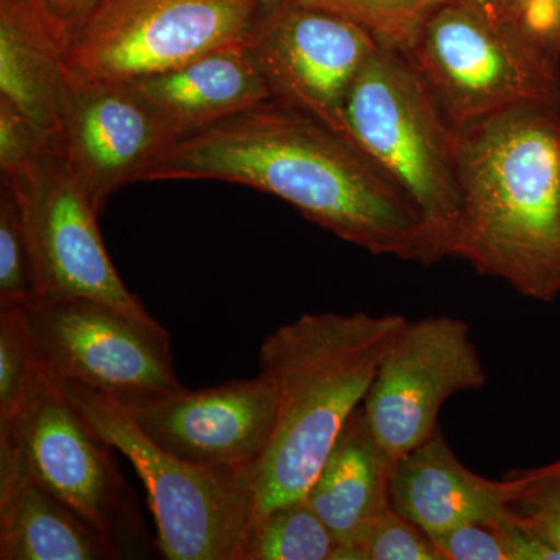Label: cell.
Instances as JSON below:
<instances>
[{
  "mask_svg": "<svg viewBox=\"0 0 560 560\" xmlns=\"http://www.w3.org/2000/svg\"><path fill=\"white\" fill-rule=\"evenodd\" d=\"M62 142L70 165L101 215L121 187L175 142L130 81H105L68 68L62 80Z\"/></svg>",
  "mask_w": 560,
  "mask_h": 560,
  "instance_id": "5bb4252c",
  "label": "cell"
},
{
  "mask_svg": "<svg viewBox=\"0 0 560 560\" xmlns=\"http://www.w3.org/2000/svg\"><path fill=\"white\" fill-rule=\"evenodd\" d=\"M113 401L154 444L209 469L253 470L278 419L275 386L261 374Z\"/></svg>",
  "mask_w": 560,
  "mask_h": 560,
  "instance_id": "4fadbf2b",
  "label": "cell"
},
{
  "mask_svg": "<svg viewBox=\"0 0 560 560\" xmlns=\"http://www.w3.org/2000/svg\"><path fill=\"white\" fill-rule=\"evenodd\" d=\"M506 24L552 60L560 61V0H517Z\"/></svg>",
  "mask_w": 560,
  "mask_h": 560,
  "instance_id": "4316f807",
  "label": "cell"
},
{
  "mask_svg": "<svg viewBox=\"0 0 560 560\" xmlns=\"http://www.w3.org/2000/svg\"><path fill=\"white\" fill-rule=\"evenodd\" d=\"M453 256L522 296H560V106H518L456 128Z\"/></svg>",
  "mask_w": 560,
  "mask_h": 560,
  "instance_id": "7a4b0ae2",
  "label": "cell"
},
{
  "mask_svg": "<svg viewBox=\"0 0 560 560\" xmlns=\"http://www.w3.org/2000/svg\"><path fill=\"white\" fill-rule=\"evenodd\" d=\"M35 275L20 205L9 184L0 187V304H28Z\"/></svg>",
  "mask_w": 560,
  "mask_h": 560,
  "instance_id": "d4e9b609",
  "label": "cell"
},
{
  "mask_svg": "<svg viewBox=\"0 0 560 560\" xmlns=\"http://www.w3.org/2000/svg\"><path fill=\"white\" fill-rule=\"evenodd\" d=\"M508 510L560 556V456L555 463L528 470H511Z\"/></svg>",
  "mask_w": 560,
  "mask_h": 560,
  "instance_id": "cb8c5ba5",
  "label": "cell"
},
{
  "mask_svg": "<svg viewBox=\"0 0 560 560\" xmlns=\"http://www.w3.org/2000/svg\"><path fill=\"white\" fill-rule=\"evenodd\" d=\"M338 541L304 500L250 522L237 560H335Z\"/></svg>",
  "mask_w": 560,
  "mask_h": 560,
  "instance_id": "ffe728a7",
  "label": "cell"
},
{
  "mask_svg": "<svg viewBox=\"0 0 560 560\" xmlns=\"http://www.w3.org/2000/svg\"><path fill=\"white\" fill-rule=\"evenodd\" d=\"M396 459L375 438L363 405L341 430L305 503L329 526L340 545L390 506V474Z\"/></svg>",
  "mask_w": 560,
  "mask_h": 560,
  "instance_id": "d6986e66",
  "label": "cell"
},
{
  "mask_svg": "<svg viewBox=\"0 0 560 560\" xmlns=\"http://www.w3.org/2000/svg\"><path fill=\"white\" fill-rule=\"evenodd\" d=\"M464 2L480 11L482 16L488 20L497 22V24H504L517 0H464Z\"/></svg>",
  "mask_w": 560,
  "mask_h": 560,
  "instance_id": "4dcf8cb0",
  "label": "cell"
},
{
  "mask_svg": "<svg viewBox=\"0 0 560 560\" xmlns=\"http://www.w3.org/2000/svg\"><path fill=\"white\" fill-rule=\"evenodd\" d=\"M213 179L275 195L374 256L433 265L422 217L400 187L341 132L268 101L162 151L140 180Z\"/></svg>",
  "mask_w": 560,
  "mask_h": 560,
  "instance_id": "6da1fadb",
  "label": "cell"
},
{
  "mask_svg": "<svg viewBox=\"0 0 560 560\" xmlns=\"http://www.w3.org/2000/svg\"><path fill=\"white\" fill-rule=\"evenodd\" d=\"M355 21L382 44L407 50L434 11L451 0H301Z\"/></svg>",
  "mask_w": 560,
  "mask_h": 560,
  "instance_id": "44dd1931",
  "label": "cell"
},
{
  "mask_svg": "<svg viewBox=\"0 0 560 560\" xmlns=\"http://www.w3.org/2000/svg\"><path fill=\"white\" fill-rule=\"evenodd\" d=\"M342 135L410 198L433 264L452 257L460 223L456 130L404 50L381 44L360 70Z\"/></svg>",
  "mask_w": 560,
  "mask_h": 560,
  "instance_id": "277c9868",
  "label": "cell"
},
{
  "mask_svg": "<svg viewBox=\"0 0 560 560\" xmlns=\"http://www.w3.org/2000/svg\"><path fill=\"white\" fill-rule=\"evenodd\" d=\"M389 499L393 510L433 537L467 523L497 521L508 511L511 481L506 475L490 480L471 471L438 430L396 459Z\"/></svg>",
  "mask_w": 560,
  "mask_h": 560,
  "instance_id": "9a60e30c",
  "label": "cell"
},
{
  "mask_svg": "<svg viewBox=\"0 0 560 560\" xmlns=\"http://www.w3.org/2000/svg\"><path fill=\"white\" fill-rule=\"evenodd\" d=\"M60 383L40 370L13 418L0 429V458L14 460L28 477L91 523L119 559L160 555L135 490Z\"/></svg>",
  "mask_w": 560,
  "mask_h": 560,
  "instance_id": "5b68a950",
  "label": "cell"
},
{
  "mask_svg": "<svg viewBox=\"0 0 560 560\" xmlns=\"http://www.w3.org/2000/svg\"><path fill=\"white\" fill-rule=\"evenodd\" d=\"M381 44L355 21L301 0H271L249 38L272 101L341 135L350 88Z\"/></svg>",
  "mask_w": 560,
  "mask_h": 560,
  "instance_id": "7c38bea8",
  "label": "cell"
},
{
  "mask_svg": "<svg viewBox=\"0 0 560 560\" xmlns=\"http://www.w3.org/2000/svg\"><path fill=\"white\" fill-rule=\"evenodd\" d=\"M49 2L68 21L70 32H73L105 0H49Z\"/></svg>",
  "mask_w": 560,
  "mask_h": 560,
  "instance_id": "f546056e",
  "label": "cell"
},
{
  "mask_svg": "<svg viewBox=\"0 0 560 560\" xmlns=\"http://www.w3.org/2000/svg\"><path fill=\"white\" fill-rule=\"evenodd\" d=\"M130 83L175 140L272 101L249 43L221 47L178 69Z\"/></svg>",
  "mask_w": 560,
  "mask_h": 560,
  "instance_id": "2e32d148",
  "label": "cell"
},
{
  "mask_svg": "<svg viewBox=\"0 0 560 560\" xmlns=\"http://www.w3.org/2000/svg\"><path fill=\"white\" fill-rule=\"evenodd\" d=\"M404 320L363 312L307 313L265 338L259 374L275 386L278 419L250 477L253 521L304 500L346 422L363 405Z\"/></svg>",
  "mask_w": 560,
  "mask_h": 560,
  "instance_id": "3957f363",
  "label": "cell"
},
{
  "mask_svg": "<svg viewBox=\"0 0 560 560\" xmlns=\"http://www.w3.org/2000/svg\"><path fill=\"white\" fill-rule=\"evenodd\" d=\"M335 560H444L418 525L393 508L372 518L355 539L338 547Z\"/></svg>",
  "mask_w": 560,
  "mask_h": 560,
  "instance_id": "7402d4cb",
  "label": "cell"
},
{
  "mask_svg": "<svg viewBox=\"0 0 560 560\" xmlns=\"http://www.w3.org/2000/svg\"><path fill=\"white\" fill-rule=\"evenodd\" d=\"M70 38L49 0H0V98L60 138Z\"/></svg>",
  "mask_w": 560,
  "mask_h": 560,
  "instance_id": "e0dca14e",
  "label": "cell"
},
{
  "mask_svg": "<svg viewBox=\"0 0 560 560\" xmlns=\"http://www.w3.org/2000/svg\"><path fill=\"white\" fill-rule=\"evenodd\" d=\"M492 525L503 541L508 560H560L558 551L510 510L493 521Z\"/></svg>",
  "mask_w": 560,
  "mask_h": 560,
  "instance_id": "f1b7e54d",
  "label": "cell"
},
{
  "mask_svg": "<svg viewBox=\"0 0 560 560\" xmlns=\"http://www.w3.org/2000/svg\"><path fill=\"white\" fill-rule=\"evenodd\" d=\"M2 183L9 184L20 205L35 298H91L140 319H154L114 267L98 230V213L70 165L62 138L51 140L35 164Z\"/></svg>",
  "mask_w": 560,
  "mask_h": 560,
  "instance_id": "30bf717a",
  "label": "cell"
},
{
  "mask_svg": "<svg viewBox=\"0 0 560 560\" xmlns=\"http://www.w3.org/2000/svg\"><path fill=\"white\" fill-rule=\"evenodd\" d=\"M0 559L114 560L116 551L91 523L0 458Z\"/></svg>",
  "mask_w": 560,
  "mask_h": 560,
  "instance_id": "ac0fdd59",
  "label": "cell"
},
{
  "mask_svg": "<svg viewBox=\"0 0 560 560\" xmlns=\"http://www.w3.org/2000/svg\"><path fill=\"white\" fill-rule=\"evenodd\" d=\"M404 51L455 130L518 106H560V61L464 0L434 11Z\"/></svg>",
  "mask_w": 560,
  "mask_h": 560,
  "instance_id": "52a82bcc",
  "label": "cell"
},
{
  "mask_svg": "<svg viewBox=\"0 0 560 560\" xmlns=\"http://www.w3.org/2000/svg\"><path fill=\"white\" fill-rule=\"evenodd\" d=\"M24 305L0 304V429L13 418L40 372Z\"/></svg>",
  "mask_w": 560,
  "mask_h": 560,
  "instance_id": "603a6c76",
  "label": "cell"
},
{
  "mask_svg": "<svg viewBox=\"0 0 560 560\" xmlns=\"http://www.w3.org/2000/svg\"><path fill=\"white\" fill-rule=\"evenodd\" d=\"M430 539L444 560H508L492 523H467Z\"/></svg>",
  "mask_w": 560,
  "mask_h": 560,
  "instance_id": "83f0119b",
  "label": "cell"
},
{
  "mask_svg": "<svg viewBox=\"0 0 560 560\" xmlns=\"http://www.w3.org/2000/svg\"><path fill=\"white\" fill-rule=\"evenodd\" d=\"M60 136L50 135L11 103L0 98V172L10 179L39 160Z\"/></svg>",
  "mask_w": 560,
  "mask_h": 560,
  "instance_id": "484cf974",
  "label": "cell"
},
{
  "mask_svg": "<svg viewBox=\"0 0 560 560\" xmlns=\"http://www.w3.org/2000/svg\"><path fill=\"white\" fill-rule=\"evenodd\" d=\"M488 382L466 320L453 316L405 318L363 401L375 438L394 459L407 455L440 427L452 397Z\"/></svg>",
  "mask_w": 560,
  "mask_h": 560,
  "instance_id": "8fae6325",
  "label": "cell"
},
{
  "mask_svg": "<svg viewBox=\"0 0 560 560\" xmlns=\"http://www.w3.org/2000/svg\"><path fill=\"white\" fill-rule=\"evenodd\" d=\"M58 383L92 429L135 467L147 489L162 558L237 560L253 521V470L187 463L154 444L108 397L80 383Z\"/></svg>",
  "mask_w": 560,
  "mask_h": 560,
  "instance_id": "8992f818",
  "label": "cell"
},
{
  "mask_svg": "<svg viewBox=\"0 0 560 560\" xmlns=\"http://www.w3.org/2000/svg\"><path fill=\"white\" fill-rule=\"evenodd\" d=\"M271 0H105L70 38L66 68L105 81L178 69L249 43Z\"/></svg>",
  "mask_w": 560,
  "mask_h": 560,
  "instance_id": "ba28073f",
  "label": "cell"
},
{
  "mask_svg": "<svg viewBox=\"0 0 560 560\" xmlns=\"http://www.w3.org/2000/svg\"><path fill=\"white\" fill-rule=\"evenodd\" d=\"M39 368L110 400L180 388L171 335L106 302L79 296L35 298L24 305Z\"/></svg>",
  "mask_w": 560,
  "mask_h": 560,
  "instance_id": "9c48e42d",
  "label": "cell"
}]
</instances>
